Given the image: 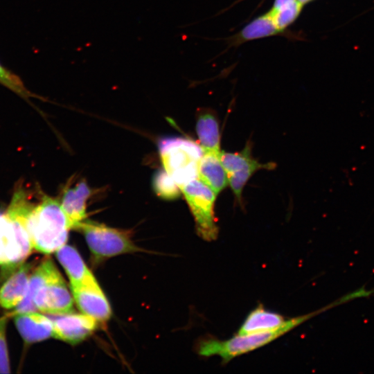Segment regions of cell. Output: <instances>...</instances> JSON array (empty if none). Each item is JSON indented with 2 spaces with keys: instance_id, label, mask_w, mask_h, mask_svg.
Instances as JSON below:
<instances>
[{
  "instance_id": "obj_18",
  "label": "cell",
  "mask_w": 374,
  "mask_h": 374,
  "mask_svg": "<svg viewBox=\"0 0 374 374\" xmlns=\"http://www.w3.org/2000/svg\"><path fill=\"white\" fill-rule=\"evenodd\" d=\"M278 30L269 13L261 16L245 26L241 36L246 40L254 39L275 34Z\"/></svg>"
},
{
  "instance_id": "obj_17",
  "label": "cell",
  "mask_w": 374,
  "mask_h": 374,
  "mask_svg": "<svg viewBox=\"0 0 374 374\" xmlns=\"http://www.w3.org/2000/svg\"><path fill=\"white\" fill-rule=\"evenodd\" d=\"M287 319L280 314L269 311L260 305L246 317L237 335H244L276 330Z\"/></svg>"
},
{
  "instance_id": "obj_5",
  "label": "cell",
  "mask_w": 374,
  "mask_h": 374,
  "mask_svg": "<svg viewBox=\"0 0 374 374\" xmlns=\"http://www.w3.org/2000/svg\"><path fill=\"white\" fill-rule=\"evenodd\" d=\"M158 146L163 170L180 189L198 178V165L203 154L198 143L182 137H166L159 141Z\"/></svg>"
},
{
  "instance_id": "obj_8",
  "label": "cell",
  "mask_w": 374,
  "mask_h": 374,
  "mask_svg": "<svg viewBox=\"0 0 374 374\" xmlns=\"http://www.w3.org/2000/svg\"><path fill=\"white\" fill-rule=\"evenodd\" d=\"M251 145L247 143L240 152L231 153L221 152L220 160L226 172L228 182L236 199L241 201L243 188L253 175L260 170H271L275 163H261L251 157Z\"/></svg>"
},
{
  "instance_id": "obj_12",
  "label": "cell",
  "mask_w": 374,
  "mask_h": 374,
  "mask_svg": "<svg viewBox=\"0 0 374 374\" xmlns=\"http://www.w3.org/2000/svg\"><path fill=\"white\" fill-rule=\"evenodd\" d=\"M14 321L26 343L33 344L53 337V324L49 317L36 312L16 313Z\"/></svg>"
},
{
  "instance_id": "obj_6",
  "label": "cell",
  "mask_w": 374,
  "mask_h": 374,
  "mask_svg": "<svg viewBox=\"0 0 374 374\" xmlns=\"http://www.w3.org/2000/svg\"><path fill=\"white\" fill-rule=\"evenodd\" d=\"M75 229L83 234L91 252L98 259L140 250L132 242L130 233L125 231L87 220Z\"/></svg>"
},
{
  "instance_id": "obj_21",
  "label": "cell",
  "mask_w": 374,
  "mask_h": 374,
  "mask_svg": "<svg viewBox=\"0 0 374 374\" xmlns=\"http://www.w3.org/2000/svg\"><path fill=\"white\" fill-rule=\"evenodd\" d=\"M0 84L24 98L35 96L26 89L21 79L0 63Z\"/></svg>"
},
{
  "instance_id": "obj_24",
  "label": "cell",
  "mask_w": 374,
  "mask_h": 374,
  "mask_svg": "<svg viewBox=\"0 0 374 374\" xmlns=\"http://www.w3.org/2000/svg\"><path fill=\"white\" fill-rule=\"evenodd\" d=\"M301 4L308 2L310 0H298Z\"/></svg>"
},
{
  "instance_id": "obj_15",
  "label": "cell",
  "mask_w": 374,
  "mask_h": 374,
  "mask_svg": "<svg viewBox=\"0 0 374 374\" xmlns=\"http://www.w3.org/2000/svg\"><path fill=\"white\" fill-rule=\"evenodd\" d=\"M196 132L203 152L220 154V132L216 114L210 109L197 114Z\"/></svg>"
},
{
  "instance_id": "obj_13",
  "label": "cell",
  "mask_w": 374,
  "mask_h": 374,
  "mask_svg": "<svg viewBox=\"0 0 374 374\" xmlns=\"http://www.w3.org/2000/svg\"><path fill=\"white\" fill-rule=\"evenodd\" d=\"M90 195L91 190L84 181H80L74 187L64 191L60 204L71 229H75L81 222L86 220V204Z\"/></svg>"
},
{
  "instance_id": "obj_19",
  "label": "cell",
  "mask_w": 374,
  "mask_h": 374,
  "mask_svg": "<svg viewBox=\"0 0 374 374\" xmlns=\"http://www.w3.org/2000/svg\"><path fill=\"white\" fill-rule=\"evenodd\" d=\"M153 188L159 197L174 199L181 194V189L173 179L163 170H159L153 177Z\"/></svg>"
},
{
  "instance_id": "obj_22",
  "label": "cell",
  "mask_w": 374,
  "mask_h": 374,
  "mask_svg": "<svg viewBox=\"0 0 374 374\" xmlns=\"http://www.w3.org/2000/svg\"><path fill=\"white\" fill-rule=\"evenodd\" d=\"M8 318H0V373H9L10 362L6 342V326Z\"/></svg>"
},
{
  "instance_id": "obj_14",
  "label": "cell",
  "mask_w": 374,
  "mask_h": 374,
  "mask_svg": "<svg viewBox=\"0 0 374 374\" xmlns=\"http://www.w3.org/2000/svg\"><path fill=\"white\" fill-rule=\"evenodd\" d=\"M55 253L58 261L70 280L71 285L98 283L75 248L64 244Z\"/></svg>"
},
{
  "instance_id": "obj_4",
  "label": "cell",
  "mask_w": 374,
  "mask_h": 374,
  "mask_svg": "<svg viewBox=\"0 0 374 374\" xmlns=\"http://www.w3.org/2000/svg\"><path fill=\"white\" fill-rule=\"evenodd\" d=\"M28 229L33 249L50 254L66 244L71 227L60 202L44 195L30 211Z\"/></svg>"
},
{
  "instance_id": "obj_23",
  "label": "cell",
  "mask_w": 374,
  "mask_h": 374,
  "mask_svg": "<svg viewBox=\"0 0 374 374\" xmlns=\"http://www.w3.org/2000/svg\"><path fill=\"white\" fill-rule=\"evenodd\" d=\"M292 0H275L274 9H278Z\"/></svg>"
},
{
  "instance_id": "obj_1",
  "label": "cell",
  "mask_w": 374,
  "mask_h": 374,
  "mask_svg": "<svg viewBox=\"0 0 374 374\" xmlns=\"http://www.w3.org/2000/svg\"><path fill=\"white\" fill-rule=\"evenodd\" d=\"M21 187L4 211H0V266L12 271L24 263L33 249L28 219L33 207Z\"/></svg>"
},
{
  "instance_id": "obj_7",
  "label": "cell",
  "mask_w": 374,
  "mask_h": 374,
  "mask_svg": "<svg viewBox=\"0 0 374 374\" xmlns=\"http://www.w3.org/2000/svg\"><path fill=\"white\" fill-rule=\"evenodd\" d=\"M193 216L197 235L205 241L216 240L218 226L214 213L216 195L199 179L181 188Z\"/></svg>"
},
{
  "instance_id": "obj_2",
  "label": "cell",
  "mask_w": 374,
  "mask_h": 374,
  "mask_svg": "<svg viewBox=\"0 0 374 374\" xmlns=\"http://www.w3.org/2000/svg\"><path fill=\"white\" fill-rule=\"evenodd\" d=\"M73 300L54 262L45 258L33 270L26 294L16 313L40 312L48 314L73 312Z\"/></svg>"
},
{
  "instance_id": "obj_20",
  "label": "cell",
  "mask_w": 374,
  "mask_h": 374,
  "mask_svg": "<svg viewBox=\"0 0 374 374\" xmlns=\"http://www.w3.org/2000/svg\"><path fill=\"white\" fill-rule=\"evenodd\" d=\"M301 5L298 0H292L270 12L278 30L284 29L296 18L300 12Z\"/></svg>"
},
{
  "instance_id": "obj_11",
  "label": "cell",
  "mask_w": 374,
  "mask_h": 374,
  "mask_svg": "<svg viewBox=\"0 0 374 374\" xmlns=\"http://www.w3.org/2000/svg\"><path fill=\"white\" fill-rule=\"evenodd\" d=\"M31 264L22 263L15 268L0 287V307L16 308L24 300L28 287Z\"/></svg>"
},
{
  "instance_id": "obj_16",
  "label": "cell",
  "mask_w": 374,
  "mask_h": 374,
  "mask_svg": "<svg viewBox=\"0 0 374 374\" xmlns=\"http://www.w3.org/2000/svg\"><path fill=\"white\" fill-rule=\"evenodd\" d=\"M220 154L203 152L198 165V179L217 195L229 184Z\"/></svg>"
},
{
  "instance_id": "obj_3",
  "label": "cell",
  "mask_w": 374,
  "mask_h": 374,
  "mask_svg": "<svg viewBox=\"0 0 374 374\" xmlns=\"http://www.w3.org/2000/svg\"><path fill=\"white\" fill-rule=\"evenodd\" d=\"M341 304V301L337 299L317 310L287 319L281 327L270 331L244 335L236 334L226 340H220L213 337L204 338L197 344V353L204 357L219 356L222 363L226 364L240 355L271 343L312 317Z\"/></svg>"
},
{
  "instance_id": "obj_9",
  "label": "cell",
  "mask_w": 374,
  "mask_h": 374,
  "mask_svg": "<svg viewBox=\"0 0 374 374\" xmlns=\"http://www.w3.org/2000/svg\"><path fill=\"white\" fill-rule=\"evenodd\" d=\"M53 324V337L69 343L78 344L96 330L98 321L84 314L73 312L50 314Z\"/></svg>"
},
{
  "instance_id": "obj_10",
  "label": "cell",
  "mask_w": 374,
  "mask_h": 374,
  "mask_svg": "<svg viewBox=\"0 0 374 374\" xmlns=\"http://www.w3.org/2000/svg\"><path fill=\"white\" fill-rule=\"evenodd\" d=\"M73 299L79 310L98 322H105L112 315L109 301L98 283L71 285Z\"/></svg>"
}]
</instances>
